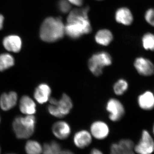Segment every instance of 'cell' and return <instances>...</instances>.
<instances>
[{
	"label": "cell",
	"instance_id": "603a6c76",
	"mask_svg": "<svg viewBox=\"0 0 154 154\" xmlns=\"http://www.w3.org/2000/svg\"><path fill=\"white\" fill-rule=\"evenodd\" d=\"M122 151L126 154H135L134 152V144L132 140L128 139H123L118 143Z\"/></svg>",
	"mask_w": 154,
	"mask_h": 154
},
{
	"label": "cell",
	"instance_id": "4316f807",
	"mask_svg": "<svg viewBox=\"0 0 154 154\" xmlns=\"http://www.w3.org/2000/svg\"><path fill=\"white\" fill-rule=\"evenodd\" d=\"M72 5L77 6H81L83 5L84 0H68Z\"/></svg>",
	"mask_w": 154,
	"mask_h": 154
},
{
	"label": "cell",
	"instance_id": "9a60e30c",
	"mask_svg": "<svg viewBox=\"0 0 154 154\" xmlns=\"http://www.w3.org/2000/svg\"><path fill=\"white\" fill-rule=\"evenodd\" d=\"M18 96L16 92H11L8 94H3L0 98V106L3 110H11L16 105Z\"/></svg>",
	"mask_w": 154,
	"mask_h": 154
},
{
	"label": "cell",
	"instance_id": "ba28073f",
	"mask_svg": "<svg viewBox=\"0 0 154 154\" xmlns=\"http://www.w3.org/2000/svg\"><path fill=\"white\" fill-rule=\"evenodd\" d=\"M138 154H151L154 150V142L149 133L143 130L140 141L134 147Z\"/></svg>",
	"mask_w": 154,
	"mask_h": 154
},
{
	"label": "cell",
	"instance_id": "ffe728a7",
	"mask_svg": "<svg viewBox=\"0 0 154 154\" xmlns=\"http://www.w3.org/2000/svg\"><path fill=\"white\" fill-rule=\"evenodd\" d=\"M14 57L9 54H0V71H4L14 65Z\"/></svg>",
	"mask_w": 154,
	"mask_h": 154
},
{
	"label": "cell",
	"instance_id": "7a4b0ae2",
	"mask_svg": "<svg viewBox=\"0 0 154 154\" xmlns=\"http://www.w3.org/2000/svg\"><path fill=\"white\" fill-rule=\"evenodd\" d=\"M65 34V25L60 18L48 17L44 20L40 29L42 40L53 42L61 39Z\"/></svg>",
	"mask_w": 154,
	"mask_h": 154
},
{
	"label": "cell",
	"instance_id": "4dcf8cb0",
	"mask_svg": "<svg viewBox=\"0 0 154 154\" xmlns=\"http://www.w3.org/2000/svg\"><path fill=\"white\" fill-rule=\"evenodd\" d=\"M114 154H126L125 153H124V152L122 151V150L120 148V146H119V148L117 152L114 153Z\"/></svg>",
	"mask_w": 154,
	"mask_h": 154
},
{
	"label": "cell",
	"instance_id": "44dd1931",
	"mask_svg": "<svg viewBox=\"0 0 154 154\" xmlns=\"http://www.w3.org/2000/svg\"><path fill=\"white\" fill-rule=\"evenodd\" d=\"M61 150L60 145L57 142L53 141L50 143L44 144L42 152L43 154H59Z\"/></svg>",
	"mask_w": 154,
	"mask_h": 154
},
{
	"label": "cell",
	"instance_id": "8992f818",
	"mask_svg": "<svg viewBox=\"0 0 154 154\" xmlns=\"http://www.w3.org/2000/svg\"><path fill=\"white\" fill-rule=\"evenodd\" d=\"M105 110L108 119L113 122L121 121L126 112L124 104L116 97H111L108 99L105 103Z\"/></svg>",
	"mask_w": 154,
	"mask_h": 154
},
{
	"label": "cell",
	"instance_id": "f1b7e54d",
	"mask_svg": "<svg viewBox=\"0 0 154 154\" xmlns=\"http://www.w3.org/2000/svg\"><path fill=\"white\" fill-rule=\"evenodd\" d=\"M59 154H74L71 151L69 150L66 149L62 150L60 152Z\"/></svg>",
	"mask_w": 154,
	"mask_h": 154
},
{
	"label": "cell",
	"instance_id": "f546056e",
	"mask_svg": "<svg viewBox=\"0 0 154 154\" xmlns=\"http://www.w3.org/2000/svg\"><path fill=\"white\" fill-rule=\"evenodd\" d=\"M4 17L2 15L0 14V30L3 28V23H4Z\"/></svg>",
	"mask_w": 154,
	"mask_h": 154
},
{
	"label": "cell",
	"instance_id": "3957f363",
	"mask_svg": "<svg viewBox=\"0 0 154 154\" xmlns=\"http://www.w3.org/2000/svg\"><path fill=\"white\" fill-rule=\"evenodd\" d=\"M48 111L51 115L59 119L66 117L73 109L74 102L70 96L63 93L59 99L51 98Z\"/></svg>",
	"mask_w": 154,
	"mask_h": 154
},
{
	"label": "cell",
	"instance_id": "d4e9b609",
	"mask_svg": "<svg viewBox=\"0 0 154 154\" xmlns=\"http://www.w3.org/2000/svg\"><path fill=\"white\" fill-rule=\"evenodd\" d=\"M58 6L59 10L63 14L68 13L71 8V4L68 0H60Z\"/></svg>",
	"mask_w": 154,
	"mask_h": 154
},
{
	"label": "cell",
	"instance_id": "ac0fdd59",
	"mask_svg": "<svg viewBox=\"0 0 154 154\" xmlns=\"http://www.w3.org/2000/svg\"><path fill=\"white\" fill-rule=\"evenodd\" d=\"M95 38L98 44L106 46L111 43L113 39V36L110 30L102 29L96 33Z\"/></svg>",
	"mask_w": 154,
	"mask_h": 154
},
{
	"label": "cell",
	"instance_id": "1f68e13d",
	"mask_svg": "<svg viewBox=\"0 0 154 154\" xmlns=\"http://www.w3.org/2000/svg\"><path fill=\"white\" fill-rule=\"evenodd\" d=\"M153 132H154V125H153Z\"/></svg>",
	"mask_w": 154,
	"mask_h": 154
},
{
	"label": "cell",
	"instance_id": "30bf717a",
	"mask_svg": "<svg viewBox=\"0 0 154 154\" xmlns=\"http://www.w3.org/2000/svg\"><path fill=\"white\" fill-rule=\"evenodd\" d=\"M134 66L141 75L149 76L154 74V65L150 60L142 57L137 58L134 62Z\"/></svg>",
	"mask_w": 154,
	"mask_h": 154
},
{
	"label": "cell",
	"instance_id": "d6986e66",
	"mask_svg": "<svg viewBox=\"0 0 154 154\" xmlns=\"http://www.w3.org/2000/svg\"><path fill=\"white\" fill-rule=\"evenodd\" d=\"M129 88L128 82L124 78H119L113 83L112 91L116 96H121L127 92Z\"/></svg>",
	"mask_w": 154,
	"mask_h": 154
},
{
	"label": "cell",
	"instance_id": "e0dca14e",
	"mask_svg": "<svg viewBox=\"0 0 154 154\" xmlns=\"http://www.w3.org/2000/svg\"><path fill=\"white\" fill-rule=\"evenodd\" d=\"M115 18L119 23L125 25H130L133 20L131 12L125 8H120L116 11Z\"/></svg>",
	"mask_w": 154,
	"mask_h": 154
},
{
	"label": "cell",
	"instance_id": "52a82bcc",
	"mask_svg": "<svg viewBox=\"0 0 154 154\" xmlns=\"http://www.w3.org/2000/svg\"><path fill=\"white\" fill-rule=\"evenodd\" d=\"M89 131L93 138L102 140L109 136L110 132V127L105 120L97 119L91 122Z\"/></svg>",
	"mask_w": 154,
	"mask_h": 154
},
{
	"label": "cell",
	"instance_id": "5b68a950",
	"mask_svg": "<svg viewBox=\"0 0 154 154\" xmlns=\"http://www.w3.org/2000/svg\"><path fill=\"white\" fill-rule=\"evenodd\" d=\"M35 123L36 119L33 115L16 117L13 123V128L17 137L26 139L31 136L34 132Z\"/></svg>",
	"mask_w": 154,
	"mask_h": 154
},
{
	"label": "cell",
	"instance_id": "836d02e7",
	"mask_svg": "<svg viewBox=\"0 0 154 154\" xmlns=\"http://www.w3.org/2000/svg\"><path fill=\"white\" fill-rule=\"evenodd\" d=\"M0 152H1V151H0Z\"/></svg>",
	"mask_w": 154,
	"mask_h": 154
},
{
	"label": "cell",
	"instance_id": "7c38bea8",
	"mask_svg": "<svg viewBox=\"0 0 154 154\" xmlns=\"http://www.w3.org/2000/svg\"><path fill=\"white\" fill-rule=\"evenodd\" d=\"M52 90L49 85L45 83L40 84L34 92V98L38 103L43 104L49 101L51 98Z\"/></svg>",
	"mask_w": 154,
	"mask_h": 154
},
{
	"label": "cell",
	"instance_id": "8fae6325",
	"mask_svg": "<svg viewBox=\"0 0 154 154\" xmlns=\"http://www.w3.org/2000/svg\"><path fill=\"white\" fill-rule=\"evenodd\" d=\"M93 138L89 130L82 129L79 130L74 134L73 142L77 148L83 149L91 144Z\"/></svg>",
	"mask_w": 154,
	"mask_h": 154
},
{
	"label": "cell",
	"instance_id": "6da1fadb",
	"mask_svg": "<svg viewBox=\"0 0 154 154\" xmlns=\"http://www.w3.org/2000/svg\"><path fill=\"white\" fill-rule=\"evenodd\" d=\"M88 7L75 9L71 11L67 19L65 34L72 39H78L92 30L88 19Z\"/></svg>",
	"mask_w": 154,
	"mask_h": 154
},
{
	"label": "cell",
	"instance_id": "7402d4cb",
	"mask_svg": "<svg viewBox=\"0 0 154 154\" xmlns=\"http://www.w3.org/2000/svg\"><path fill=\"white\" fill-rule=\"evenodd\" d=\"M25 150L28 154H41L42 148L40 144L36 141L30 140L26 143Z\"/></svg>",
	"mask_w": 154,
	"mask_h": 154
},
{
	"label": "cell",
	"instance_id": "cb8c5ba5",
	"mask_svg": "<svg viewBox=\"0 0 154 154\" xmlns=\"http://www.w3.org/2000/svg\"><path fill=\"white\" fill-rule=\"evenodd\" d=\"M143 46L147 50L154 51V35L151 33L145 34L142 38Z\"/></svg>",
	"mask_w": 154,
	"mask_h": 154
},
{
	"label": "cell",
	"instance_id": "d6a6232c",
	"mask_svg": "<svg viewBox=\"0 0 154 154\" xmlns=\"http://www.w3.org/2000/svg\"><path fill=\"white\" fill-rule=\"evenodd\" d=\"M98 1H102V0H98Z\"/></svg>",
	"mask_w": 154,
	"mask_h": 154
},
{
	"label": "cell",
	"instance_id": "2e32d148",
	"mask_svg": "<svg viewBox=\"0 0 154 154\" xmlns=\"http://www.w3.org/2000/svg\"><path fill=\"white\" fill-rule=\"evenodd\" d=\"M19 108L22 113L27 115H33L36 111L35 102L30 97L27 96H23L20 100Z\"/></svg>",
	"mask_w": 154,
	"mask_h": 154
},
{
	"label": "cell",
	"instance_id": "9c48e42d",
	"mask_svg": "<svg viewBox=\"0 0 154 154\" xmlns=\"http://www.w3.org/2000/svg\"><path fill=\"white\" fill-rule=\"evenodd\" d=\"M53 134L58 139L65 140L69 137L72 133V127L69 123L63 119L55 122L53 124Z\"/></svg>",
	"mask_w": 154,
	"mask_h": 154
},
{
	"label": "cell",
	"instance_id": "484cf974",
	"mask_svg": "<svg viewBox=\"0 0 154 154\" xmlns=\"http://www.w3.org/2000/svg\"><path fill=\"white\" fill-rule=\"evenodd\" d=\"M145 19L149 25L154 27V9H149L146 11Z\"/></svg>",
	"mask_w": 154,
	"mask_h": 154
},
{
	"label": "cell",
	"instance_id": "277c9868",
	"mask_svg": "<svg viewBox=\"0 0 154 154\" xmlns=\"http://www.w3.org/2000/svg\"><path fill=\"white\" fill-rule=\"evenodd\" d=\"M113 58L109 53L101 51L95 53L88 59L87 67L90 73L96 77L102 76L106 68L112 66Z\"/></svg>",
	"mask_w": 154,
	"mask_h": 154
},
{
	"label": "cell",
	"instance_id": "4fadbf2b",
	"mask_svg": "<svg viewBox=\"0 0 154 154\" xmlns=\"http://www.w3.org/2000/svg\"><path fill=\"white\" fill-rule=\"evenodd\" d=\"M3 44L5 48L11 52H19L22 48V40L17 35H10L5 37Z\"/></svg>",
	"mask_w": 154,
	"mask_h": 154
},
{
	"label": "cell",
	"instance_id": "83f0119b",
	"mask_svg": "<svg viewBox=\"0 0 154 154\" xmlns=\"http://www.w3.org/2000/svg\"><path fill=\"white\" fill-rule=\"evenodd\" d=\"M89 154H104L101 150L97 148H94L91 150Z\"/></svg>",
	"mask_w": 154,
	"mask_h": 154
},
{
	"label": "cell",
	"instance_id": "5bb4252c",
	"mask_svg": "<svg viewBox=\"0 0 154 154\" xmlns=\"http://www.w3.org/2000/svg\"><path fill=\"white\" fill-rule=\"evenodd\" d=\"M137 103L141 109L152 110L154 108V96L150 91H146L140 94L137 98Z\"/></svg>",
	"mask_w": 154,
	"mask_h": 154
}]
</instances>
